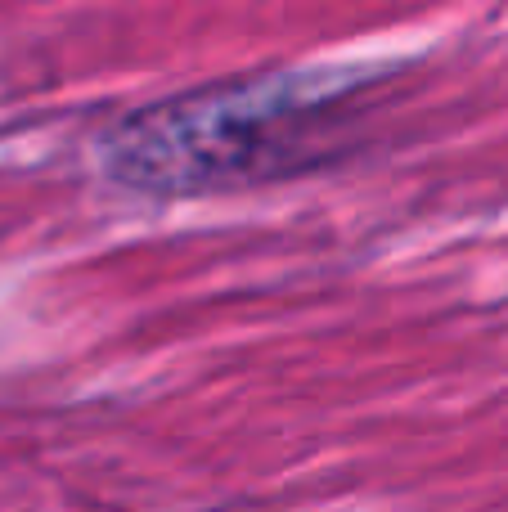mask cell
Here are the masks:
<instances>
[{
    "label": "cell",
    "instance_id": "obj_1",
    "mask_svg": "<svg viewBox=\"0 0 508 512\" xmlns=\"http://www.w3.org/2000/svg\"><path fill=\"white\" fill-rule=\"evenodd\" d=\"M342 90L347 81L333 77L270 72L162 99L113 126L104 167L117 185L162 198L252 185L302 162Z\"/></svg>",
    "mask_w": 508,
    "mask_h": 512
}]
</instances>
